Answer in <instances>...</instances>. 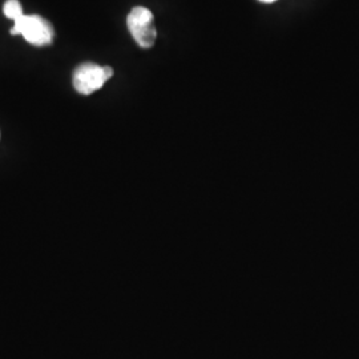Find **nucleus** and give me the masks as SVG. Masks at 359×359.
Listing matches in <instances>:
<instances>
[{
	"instance_id": "f257e3e1",
	"label": "nucleus",
	"mask_w": 359,
	"mask_h": 359,
	"mask_svg": "<svg viewBox=\"0 0 359 359\" xmlns=\"http://www.w3.org/2000/svg\"><path fill=\"white\" fill-rule=\"evenodd\" d=\"M11 35H22L27 41L36 47L51 44L55 31L51 23L39 15H23L13 22Z\"/></svg>"
},
{
	"instance_id": "f03ea898",
	"label": "nucleus",
	"mask_w": 359,
	"mask_h": 359,
	"mask_svg": "<svg viewBox=\"0 0 359 359\" xmlns=\"http://www.w3.org/2000/svg\"><path fill=\"white\" fill-rule=\"evenodd\" d=\"M112 76V67H103L95 63H83L75 69L72 76V84L77 93L88 96L90 93L100 90Z\"/></svg>"
},
{
	"instance_id": "7ed1b4c3",
	"label": "nucleus",
	"mask_w": 359,
	"mask_h": 359,
	"mask_svg": "<svg viewBox=\"0 0 359 359\" xmlns=\"http://www.w3.org/2000/svg\"><path fill=\"white\" fill-rule=\"evenodd\" d=\"M129 32L142 48L154 47L157 38L154 13L145 7H135L127 18Z\"/></svg>"
},
{
	"instance_id": "20e7f679",
	"label": "nucleus",
	"mask_w": 359,
	"mask_h": 359,
	"mask_svg": "<svg viewBox=\"0 0 359 359\" xmlns=\"http://www.w3.org/2000/svg\"><path fill=\"white\" fill-rule=\"evenodd\" d=\"M3 13L6 18L13 19V22L25 15L22 3L19 0H7L3 6Z\"/></svg>"
},
{
	"instance_id": "39448f33",
	"label": "nucleus",
	"mask_w": 359,
	"mask_h": 359,
	"mask_svg": "<svg viewBox=\"0 0 359 359\" xmlns=\"http://www.w3.org/2000/svg\"><path fill=\"white\" fill-rule=\"evenodd\" d=\"M261 1H265V3H271V1H276V0H261Z\"/></svg>"
}]
</instances>
